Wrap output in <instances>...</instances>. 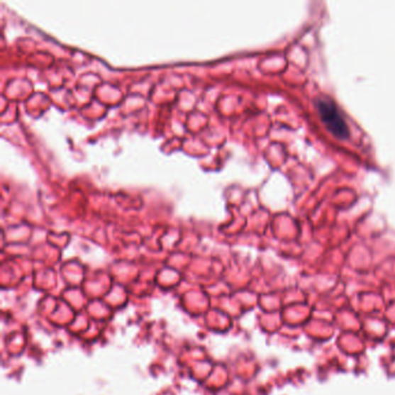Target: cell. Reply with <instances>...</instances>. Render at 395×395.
<instances>
[{"label":"cell","mask_w":395,"mask_h":395,"mask_svg":"<svg viewBox=\"0 0 395 395\" xmlns=\"http://www.w3.org/2000/svg\"><path fill=\"white\" fill-rule=\"evenodd\" d=\"M316 107L319 111L320 117L326 128L340 140H345L349 136V128L345 123V118L342 117L341 113L338 111L336 106L329 100L320 99L316 102Z\"/></svg>","instance_id":"1"}]
</instances>
